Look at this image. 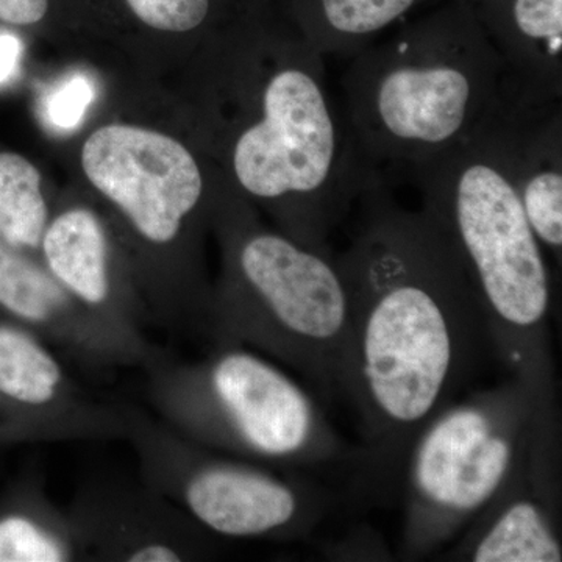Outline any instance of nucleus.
I'll use <instances>...</instances> for the list:
<instances>
[{"label": "nucleus", "mask_w": 562, "mask_h": 562, "mask_svg": "<svg viewBox=\"0 0 562 562\" xmlns=\"http://www.w3.org/2000/svg\"><path fill=\"white\" fill-rule=\"evenodd\" d=\"M338 255L350 294L344 398L360 417L366 476L391 480L420 428L457 401L491 347L482 308L424 210L397 205L382 179Z\"/></svg>", "instance_id": "nucleus-1"}, {"label": "nucleus", "mask_w": 562, "mask_h": 562, "mask_svg": "<svg viewBox=\"0 0 562 562\" xmlns=\"http://www.w3.org/2000/svg\"><path fill=\"white\" fill-rule=\"evenodd\" d=\"M492 113L464 143L413 173L422 210L442 233L482 308L491 349L509 375L557 397L547 335L552 273L525 216Z\"/></svg>", "instance_id": "nucleus-2"}, {"label": "nucleus", "mask_w": 562, "mask_h": 562, "mask_svg": "<svg viewBox=\"0 0 562 562\" xmlns=\"http://www.w3.org/2000/svg\"><path fill=\"white\" fill-rule=\"evenodd\" d=\"M269 54L260 85H251L249 121L228 149L232 173L244 194L272 211L280 232L331 249V233L382 176L333 101L319 52L303 36Z\"/></svg>", "instance_id": "nucleus-3"}, {"label": "nucleus", "mask_w": 562, "mask_h": 562, "mask_svg": "<svg viewBox=\"0 0 562 562\" xmlns=\"http://www.w3.org/2000/svg\"><path fill=\"white\" fill-rule=\"evenodd\" d=\"M502 83L501 58L479 20L450 14L355 54L342 79L346 116L373 168L413 171L483 125Z\"/></svg>", "instance_id": "nucleus-4"}, {"label": "nucleus", "mask_w": 562, "mask_h": 562, "mask_svg": "<svg viewBox=\"0 0 562 562\" xmlns=\"http://www.w3.org/2000/svg\"><path fill=\"white\" fill-rule=\"evenodd\" d=\"M221 231L224 277L210 291L203 335L283 362L328 401L344 397L351 310L338 255L258 227L243 210L225 213Z\"/></svg>", "instance_id": "nucleus-5"}, {"label": "nucleus", "mask_w": 562, "mask_h": 562, "mask_svg": "<svg viewBox=\"0 0 562 562\" xmlns=\"http://www.w3.org/2000/svg\"><path fill=\"white\" fill-rule=\"evenodd\" d=\"M557 398L514 375L435 414L397 471L405 553L425 557L468 530L557 447Z\"/></svg>", "instance_id": "nucleus-6"}, {"label": "nucleus", "mask_w": 562, "mask_h": 562, "mask_svg": "<svg viewBox=\"0 0 562 562\" xmlns=\"http://www.w3.org/2000/svg\"><path fill=\"white\" fill-rule=\"evenodd\" d=\"M146 372L158 419L206 449L281 469L349 454L313 395L257 351L214 346L203 360L165 357Z\"/></svg>", "instance_id": "nucleus-7"}, {"label": "nucleus", "mask_w": 562, "mask_h": 562, "mask_svg": "<svg viewBox=\"0 0 562 562\" xmlns=\"http://www.w3.org/2000/svg\"><path fill=\"white\" fill-rule=\"evenodd\" d=\"M127 413L140 482L214 538L288 541L324 517L327 498L302 480L206 449L136 406Z\"/></svg>", "instance_id": "nucleus-8"}, {"label": "nucleus", "mask_w": 562, "mask_h": 562, "mask_svg": "<svg viewBox=\"0 0 562 562\" xmlns=\"http://www.w3.org/2000/svg\"><path fill=\"white\" fill-rule=\"evenodd\" d=\"M81 166L138 241L154 251L180 244L205 191L201 168L183 144L135 125H105L92 133Z\"/></svg>", "instance_id": "nucleus-9"}, {"label": "nucleus", "mask_w": 562, "mask_h": 562, "mask_svg": "<svg viewBox=\"0 0 562 562\" xmlns=\"http://www.w3.org/2000/svg\"><path fill=\"white\" fill-rule=\"evenodd\" d=\"M0 395L32 425L41 443L125 441L127 405L80 386L54 347L0 312Z\"/></svg>", "instance_id": "nucleus-10"}, {"label": "nucleus", "mask_w": 562, "mask_h": 562, "mask_svg": "<svg viewBox=\"0 0 562 562\" xmlns=\"http://www.w3.org/2000/svg\"><path fill=\"white\" fill-rule=\"evenodd\" d=\"M85 561H205L216 538L179 506L140 482H94L66 512Z\"/></svg>", "instance_id": "nucleus-11"}, {"label": "nucleus", "mask_w": 562, "mask_h": 562, "mask_svg": "<svg viewBox=\"0 0 562 562\" xmlns=\"http://www.w3.org/2000/svg\"><path fill=\"white\" fill-rule=\"evenodd\" d=\"M0 312L32 328L54 349L90 371L131 368L146 371L165 358L150 339L122 335L85 312L43 262L2 239Z\"/></svg>", "instance_id": "nucleus-12"}, {"label": "nucleus", "mask_w": 562, "mask_h": 562, "mask_svg": "<svg viewBox=\"0 0 562 562\" xmlns=\"http://www.w3.org/2000/svg\"><path fill=\"white\" fill-rule=\"evenodd\" d=\"M492 122L525 216L561 266L562 99L535 98L503 80Z\"/></svg>", "instance_id": "nucleus-13"}, {"label": "nucleus", "mask_w": 562, "mask_h": 562, "mask_svg": "<svg viewBox=\"0 0 562 562\" xmlns=\"http://www.w3.org/2000/svg\"><path fill=\"white\" fill-rule=\"evenodd\" d=\"M38 251L47 271L85 312L122 335L149 339V310L117 271L109 233L94 211L76 206L49 220Z\"/></svg>", "instance_id": "nucleus-14"}, {"label": "nucleus", "mask_w": 562, "mask_h": 562, "mask_svg": "<svg viewBox=\"0 0 562 562\" xmlns=\"http://www.w3.org/2000/svg\"><path fill=\"white\" fill-rule=\"evenodd\" d=\"M553 457L554 449L539 454L524 475L468 528L458 560L562 561Z\"/></svg>", "instance_id": "nucleus-15"}, {"label": "nucleus", "mask_w": 562, "mask_h": 562, "mask_svg": "<svg viewBox=\"0 0 562 562\" xmlns=\"http://www.w3.org/2000/svg\"><path fill=\"white\" fill-rule=\"evenodd\" d=\"M501 14L482 29L505 80L535 98L562 99V0H508Z\"/></svg>", "instance_id": "nucleus-16"}, {"label": "nucleus", "mask_w": 562, "mask_h": 562, "mask_svg": "<svg viewBox=\"0 0 562 562\" xmlns=\"http://www.w3.org/2000/svg\"><path fill=\"white\" fill-rule=\"evenodd\" d=\"M85 561L68 514L58 509L36 476L0 494V562Z\"/></svg>", "instance_id": "nucleus-17"}, {"label": "nucleus", "mask_w": 562, "mask_h": 562, "mask_svg": "<svg viewBox=\"0 0 562 562\" xmlns=\"http://www.w3.org/2000/svg\"><path fill=\"white\" fill-rule=\"evenodd\" d=\"M419 0H314L305 38L325 55H355Z\"/></svg>", "instance_id": "nucleus-18"}, {"label": "nucleus", "mask_w": 562, "mask_h": 562, "mask_svg": "<svg viewBox=\"0 0 562 562\" xmlns=\"http://www.w3.org/2000/svg\"><path fill=\"white\" fill-rule=\"evenodd\" d=\"M49 220L36 166L20 154L0 150V239L36 254Z\"/></svg>", "instance_id": "nucleus-19"}, {"label": "nucleus", "mask_w": 562, "mask_h": 562, "mask_svg": "<svg viewBox=\"0 0 562 562\" xmlns=\"http://www.w3.org/2000/svg\"><path fill=\"white\" fill-rule=\"evenodd\" d=\"M95 98L94 81L85 74H72L43 95L41 116L49 127L69 132L79 127Z\"/></svg>", "instance_id": "nucleus-20"}, {"label": "nucleus", "mask_w": 562, "mask_h": 562, "mask_svg": "<svg viewBox=\"0 0 562 562\" xmlns=\"http://www.w3.org/2000/svg\"><path fill=\"white\" fill-rule=\"evenodd\" d=\"M135 16L162 32L194 31L209 18L211 0H125Z\"/></svg>", "instance_id": "nucleus-21"}, {"label": "nucleus", "mask_w": 562, "mask_h": 562, "mask_svg": "<svg viewBox=\"0 0 562 562\" xmlns=\"http://www.w3.org/2000/svg\"><path fill=\"white\" fill-rule=\"evenodd\" d=\"M31 443H41L40 436L33 430L32 425L0 395V449L31 446Z\"/></svg>", "instance_id": "nucleus-22"}, {"label": "nucleus", "mask_w": 562, "mask_h": 562, "mask_svg": "<svg viewBox=\"0 0 562 562\" xmlns=\"http://www.w3.org/2000/svg\"><path fill=\"white\" fill-rule=\"evenodd\" d=\"M49 10V0H0V22L13 27L38 24Z\"/></svg>", "instance_id": "nucleus-23"}, {"label": "nucleus", "mask_w": 562, "mask_h": 562, "mask_svg": "<svg viewBox=\"0 0 562 562\" xmlns=\"http://www.w3.org/2000/svg\"><path fill=\"white\" fill-rule=\"evenodd\" d=\"M22 52V41L14 33L0 32V87L20 72Z\"/></svg>", "instance_id": "nucleus-24"}]
</instances>
